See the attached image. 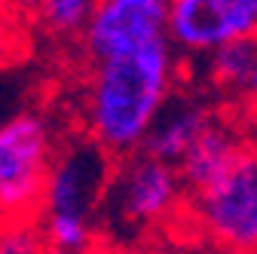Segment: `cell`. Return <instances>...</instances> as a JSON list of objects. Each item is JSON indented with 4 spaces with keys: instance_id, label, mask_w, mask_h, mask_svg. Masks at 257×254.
Masks as SVG:
<instances>
[{
    "instance_id": "cell-3",
    "label": "cell",
    "mask_w": 257,
    "mask_h": 254,
    "mask_svg": "<svg viewBox=\"0 0 257 254\" xmlns=\"http://www.w3.org/2000/svg\"><path fill=\"white\" fill-rule=\"evenodd\" d=\"M55 153L43 113L19 110L0 122V217H40Z\"/></svg>"
},
{
    "instance_id": "cell-11",
    "label": "cell",
    "mask_w": 257,
    "mask_h": 254,
    "mask_svg": "<svg viewBox=\"0 0 257 254\" xmlns=\"http://www.w3.org/2000/svg\"><path fill=\"white\" fill-rule=\"evenodd\" d=\"M46 34L58 40H83L98 0H31Z\"/></svg>"
},
{
    "instance_id": "cell-1",
    "label": "cell",
    "mask_w": 257,
    "mask_h": 254,
    "mask_svg": "<svg viewBox=\"0 0 257 254\" xmlns=\"http://www.w3.org/2000/svg\"><path fill=\"white\" fill-rule=\"evenodd\" d=\"M178 61L169 40L92 61L83 86L86 135L116 160L138 153L153 119L178 92Z\"/></svg>"
},
{
    "instance_id": "cell-10",
    "label": "cell",
    "mask_w": 257,
    "mask_h": 254,
    "mask_svg": "<svg viewBox=\"0 0 257 254\" xmlns=\"http://www.w3.org/2000/svg\"><path fill=\"white\" fill-rule=\"evenodd\" d=\"M208 83L227 98L242 104H257V37L233 43L202 61Z\"/></svg>"
},
{
    "instance_id": "cell-12",
    "label": "cell",
    "mask_w": 257,
    "mask_h": 254,
    "mask_svg": "<svg viewBox=\"0 0 257 254\" xmlns=\"http://www.w3.org/2000/svg\"><path fill=\"white\" fill-rule=\"evenodd\" d=\"M46 248L40 217H0V254H43Z\"/></svg>"
},
{
    "instance_id": "cell-9",
    "label": "cell",
    "mask_w": 257,
    "mask_h": 254,
    "mask_svg": "<svg viewBox=\"0 0 257 254\" xmlns=\"http://www.w3.org/2000/svg\"><path fill=\"white\" fill-rule=\"evenodd\" d=\"M245 147H248V141H245L239 125L230 122V119L214 116L208 122V129L196 138V144H193L187 150V156L178 163V172L187 184V193L193 196V193H199V190L211 187L242 156Z\"/></svg>"
},
{
    "instance_id": "cell-4",
    "label": "cell",
    "mask_w": 257,
    "mask_h": 254,
    "mask_svg": "<svg viewBox=\"0 0 257 254\" xmlns=\"http://www.w3.org/2000/svg\"><path fill=\"white\" fill-rule=\"evenodd\" d=\"M190 205L193 220L214 248L257 254V144H248L211 187L193 193Z\"/></svg>"
},
{
    "instance_id": "cell-13",
    "label": "cell",
    "mask_w": 257,
    "mask_h": 254,
    "mask_svg": "<svg viewBox=\"0 0 257 254\" xmlns=\"http://www.w3.org/2000/svg\"><path fill=\"white\" fill-rule=\"evenodd\" d=\"M43 254H92V251H71V248H55V245H49Z\"/></svg>"
},
{
    "instance_id": "cell-14",
    "label": "cell",
    "mask_w": 257,
    "mask_h": 254,
    "mask_svg": "<svg viewBox=\"0 0 257 254\" xmlns=\"http://www.w3.org/2000/svg\"><path fill=\"white\" fill-rule=\"evenodd\" d=\"M10 7V0H0V16H4V10Z\"/></svg>"
},
{
    "instance_id": "cell-8",
    "label": "cell",
    "mask_w": 257,
    "mask_h": 254,
    "mask_svg": "<svg viewBox=\"0 0 257 254\" xmlns=\"http://www.w3.org/2000/svg\"><path fill=\"white\" fill-rule=\"evenodd\" d=\"M214 116H217V110L208 101H202L199 95L175 92L166 101V107L159 110V116L153 119L141 150L163 163L178 166L187 156V150L196 144V138L208 129V122Z\"/></svg>"
},
{
    "instance_id": "cell-7",
    "label": "cell",
    "mask_w": 257,
    "mask_h": 254,
    "mask_svg": "<svg viewBox=\"0 0 257 254\" xmlns=\"http://www.w3.org/2000/svg\"><path fill=\"white\" fill-rule=\"evenodd\" d=\"M163 40H169V0H98L80 43L89 61H101Z\"/></svg>"
},
{
    "instance_id": "cell-5",
    "label": "cell",
    "mask_w": 257,
    "mask_h": 254,
    "mask_svg": "<svg viewBox=\"0 0 257 254\" xmlns=\"http://www.w3.org/2000/svg\"><path fill=\"white\" fill-rule=\"evenodd\" d=\"M184 196L190 193L178 166L138 150L116 163L101 211L113 224L132 230H150L172 220L184 205Z\"/></svg>"
},
{
    "instance_id": "cell-2",
    "label": "cell",
    "mask_w": 257,
    "mask_h": 254,
    "mask_svg": "<svg viewBox=\"0 0 257 254\" xmlns=\"http://www.w3.org/2000/svg\"><path fill=\"white\" fill-rule=\"evenodd\" d=\"M113 160L116 156L89 135L68 147H58L40 211L49 245L92 251L98 239V214L104 208V196L116 169Z\"/></svg>"
},
{
    "instance_id": "cell-6",
    "label": "cell",
    "mask_w": 257,
    "mask_h": 254,
    "mask_svg": "<svg viewBox=\"0 0 257 254\" xmlns=\"http://www.w3.org/2000/svg\"><path fill=\"white\" fill-rule=\"evenodd\" d=\"M254 37L257 0H169V43L181 58L205 61Z\"/></svg>"
}]
</instances>
